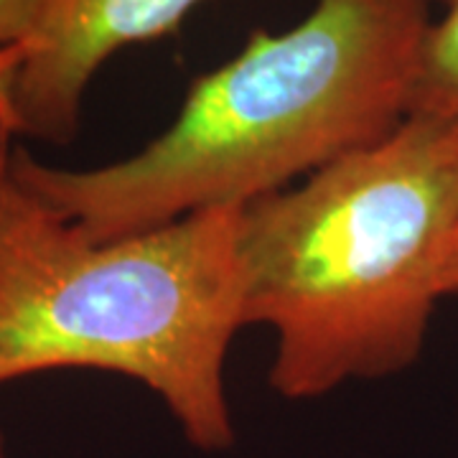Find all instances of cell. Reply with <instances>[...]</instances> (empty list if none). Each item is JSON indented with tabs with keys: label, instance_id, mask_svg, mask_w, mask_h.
Masks as SVG:
<instances>
[{
	"label": "cell",
	"instance_id": "cell-1",
	"mask_svg": "<svg viewBox=\"0 0 458 458\" xmlns=\"http://www.w3.org/2000/svg\"><path fill=\"white\" fill-rule=\"evenodd\" d=\"M433 8V0H316L295 26L258 29L197 77L168 128L128 158L59 168L11 140L13 171L92 240L245 207L405 123Z\"/></svg>",
	"mask_w": 458,
	"mask_h": 458
},
{
	"label": "cell",
	"instance_id": "cell-2",
	"mask_svg": "<svg viewBox=\"0 0 458 458\" xmlns=\"http://www.w3.org/2000/svg\"><path fill=\"white\" fill-rule=\"evenodd\" d=\"M458 216V138L405 123L375 146L240 207L245 328L273 334L270 387L316 400L410 369L441 298Z\"/></svg>",
	"mask_w": 458,
	"mask_h": 458
},
{
	"label": "cell",
	"instance_id": "cell-3",
	"mask_svg": "<svg viewBox=\"0 0 458 458\" xmlns=\"http://www.w3.org/2000/svg\"><path fill=\"white\" fill-rule=\"evenodd\" d=\"M240 207L92 240L18 179L0 138V385L59 369L128 377L183 441H237L227 357L242 321Z\"/></svg>",
	"mask_w": 458,
	"mask_h": 458
},
{
	"label": "cell",
	"instance_id": "cell-4",
	"mask_svg": "<svg viewBox=\"0 0 458 458\" xmlns=\"http://www.w3.org/2000/svg\"><path fill=\"white\" fill-rule=\"evenodd\" d=\"M199 3L204 0H49L18 64L0 138L69 146L99 69L117 51L179 31Z\"/></svg>",
	"mask_w": 458,
	"mask_h": 458
},
{
	"label": "cell",
	"instance_id": "cell-5",
	"mask_svg": "<svg viewBox=\"0 0 458 458\" xmlns=\"http://www.w3.org/2000/svg\"><path fill=\"white\" fill-rule=\"evenodd\" d=\"M408 117L433 123L458 138V0L430 18L410 82Z\"/></svg>",
	"mask_w": 458,
	"mask_h": 458
},
{
	"label": "cell",
	"instance_id": "cell-6",
	"mask_svg": "<svg viewBox=\"0 0 458 458\" xmlns=\"http://www.w3.org/2000/svg\"><path fill=\"white\" fill-rule=\"evenodd\" d=\"M49 0H0V51L26 47L47 13Z\"/></svg>",
	"mask_w": 458,
	"mask_h": 458
},
{
	"label": "cell",
	"instance_id": "cell-7",
	"mask_svg": "<svg viewBox=\"0 0 458 458\" xmlns=\"http://www.w3.org/2000/svg\"><path fill=\"white\" fill-rule=\"evenodd\" d=\"M436 280L441 298H458V216L448 232L436 265Z\"/></svg>",
	"mask_w": 458,
	"mask_h": 458
},
{
	"label": "cell",
	"instance_id": "cell-8",
	"mask_svg": "<svg viewBox=\"0 0 458 458\" xmlns=\"http://www.w3.org/2000/svg\"><path fill=\"white\" fill-rule=\"evenodd\" d=\"M23 51H26V47H13V49L0 51V117L5 113V105H8V98H11V87H13V80H16Z\"/></svg>",
	"mask_w": 458,
	"mask_h": 458
},
{
	"label": "cell",
	"instance_id": "cell-9",
	"mask_svg": "<svg viewBox=\"0 0 458 458\" xmlns=\"http://www.w3.org/2000/svg\"><path fill=\"white\" fill-rule=\"evenodd\" d=\"M0 458H8V445H5V436L0 430Z\"/></svg>",
	"mask_w": 458,
	"mask_h": 458
},
{
	"label": "cell",
	"instance_id": "cell-10",
	"mask_svg": "<svg viewBox=\"0 0 458 458\" xmlns=\"http://www.w3.org/2000/svg\"><path fill=\"white\" fill-rule=\"evenodd\" d=\"M433 3H436V5H445L448 0H433Z\"/></svg>",
	"mask_w": 458,
	"mask_h": 458
}]
</instances>
